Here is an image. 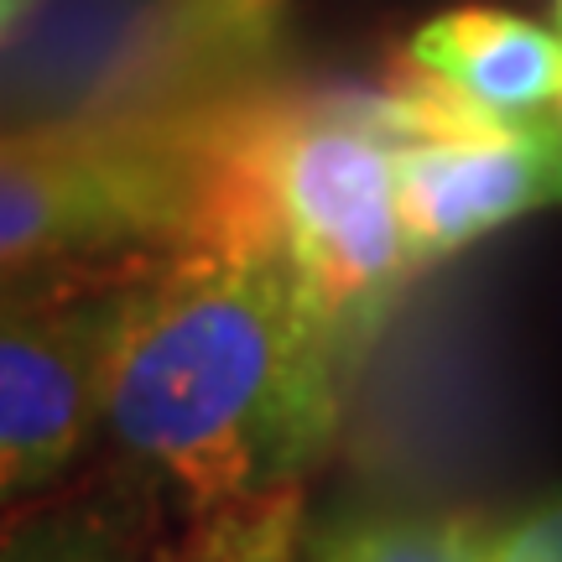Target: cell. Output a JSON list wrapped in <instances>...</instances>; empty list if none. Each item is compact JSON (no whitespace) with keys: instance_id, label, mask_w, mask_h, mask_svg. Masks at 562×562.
<instances>
[{"instance_id":"cell-12","label":"cell","mask_w":562,"mask_h":562,"mask_svg":"<svg viewBox=\"0 0 562 562\" xmlns=\"http://www.w3.org/2000/svg\"><path fill=\"white\" fill-rule=\"evenodd\" d=\"M37 5H42V0H0V11H5V37H11V32H16V26L32 16Z\"/></svg>"},{"instance_id":"cell-6","label":"cell","mask_w":562,"mask_h":562,"mask_svg":"<svg viewBox=\"0 0 562 562\" xmlns=\"http://www.w3.org/2000/svg\"><path fill=\"white\" fill-rule=\"evenodd\" d=\"M396 199L417 266L562 203V115H501L396 146Z\"/></svg>"},{"instance_id":"cell-3","label":"cell","mask_w":562,"mask_h":562,"mask_svg":"<svg viewBox=\"0 0 562 562\" xmlns=\"http://www.w3.org/2000/svg\"><path fill=\"white\" fill-rule=\"evenodd\" d=\"M261 178L281 256L344 349L360 355L422 271L396 199V146L370 89L277 83L261 121Z\"/></svg>"},{"instance_id":"cell-13","label":"cell","mask_w":562,"mask_h":562,"mask_svg":"<svg viewBox=\"0 0 562 562\" xmlns=\"http://www.w3.org/2000/svg\"><path fill=\"white\" fill-rule=\"evenodd\" d=\"M552 5H558V37H562V0H552Z\"/></svg>"},{"instance_id":"cell-7","label":"cell","mask_w":562,"mask_h":562,"mask_svg":"<svg viewBox=\"0 0 562 562\" xmlns=\"http://www.w3.org/2000/svg\"><path fill=\"white\" fill-rule=\"evenodd\" d=\"M406 63L438 74L490 115H542L558 110L562 94V37L495 5H463L427 21L406 42Z\"/></svg>"},{"instance_id":"cell-9","label":"cell","mask_w":562,"mask_h":562,"mask_svg":"<svg viewBox=\"0 0 562 562\" xmlns=\"http://www.w3.org/2000/svg\"><path fill=\"white\" fill-rule=\"evenodd\" d=\"M490 526L448 510H344L307 526L302 562H490Z\"/></svg>"},{"instance_id":"cell-8","label":"cell","mask_w":562,"mask_h":562,"mask_svg":"<svg viewBox=\"0 0 562 562\" xmlns=\"http://www.w3.org/2000/svg\"><path fill=\"white\" fill-rule=\"evenodd\" d=\"M157 490L136 469H110L63 495H32L5 521L0 562H157Z\"/></svg>"},{"instance_id":"cell-10","label":"cell","mask_w":562,"mask_h":562,"mask_svg":"<svg viewBox=\"0 0 562 562\" xmlns=\"http://www.w3.org/2000/svg\"><path fill=\"white\" fill-rule=\"evenodd\" d=\"M302 490H281L266 501L193 516L178 542L157 552V562H302Z\"/></svg>"},{"instance_id":"cell-1","label":"cell","mask_w":562,"mask_h":562,"mask_svg":"<svg viewBox=\"0 0 562 562\" xmlns=\"http://www.w3.org/2000/svg\"><path fill=\"white\" fill-rule=\"evenodd\" d=\"M349 370L281 245H193L136 281L104 432L193 521L302 490L339 432Z\"/></svg>"},{"instance_id":"cell-11","label":"cell","mask_w":562,"mask_h":562,"mask_svg":"<svg viewBox=\"0 0 562 562\" xmlns=\"http://www.w3.org/2000/svg\"><path fill=\"white\" fill-rule=\"evenodd\" d=\"M490 562H562V495L490 537Z\"/></svg>"},{"instance_id":"cell-2","label":"cell","mask_w":562,"mask_h":562,"mask_svg":"<svg viewBox=\"0 0 562 562\" xmlns=\"http://www.w3.org/2000/svg\"><path fill=\"white\" fill-rule=\"evenodd\" d=\"M235 100L11 125L0 151L5 281L146 271L209 245L229 182Z\"/></svg>"},{"instance_id":"cell-5","label":"cell","mask_w":562,"mask_h":562,"mask_svg":"<svg viewBox=\"0 0 562 562\" xmlns=\"http://www.w3.org/2000/svg\"><path fill=\"white\" fill-rule=\"evenodd\" d=\"M146 271H42L5 281L0 490L11 505L53 490L104 422L125 307Z\"/></svg>"},{"instance_id":"cell-14","label":"cell","mask_w":562,"mask_h":562,"mask_svg":"<svg viewBox=\"0 0 562 562\" xmlns=\"http://www.w3.org/2000/svg\"><path fill=\"white\" fill-rule=\"evenodd\" d=\"M558 115H562V94H558Z\"/></svg>"},{"instance_id":"cell-4","label":"cell","mask_w":562,"mask_h":562,"mask_svg":"<svg viewBox=\"0 0 562 562\" xmlns=\"http://www.w3.org/2000/svg\"><path fill=\"white\" fill-rule=\"evenodd\" d=\"M281 42L286 0H83L42 37L11 42V115L209 104L271 83Z\"/></svg>"}]
</instances>
